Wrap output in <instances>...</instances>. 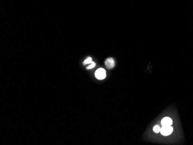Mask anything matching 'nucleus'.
<instances>
[{
  "mask_svg": "<svg viewBox=\"0 0 193 145\" xmlns=\"http://www.w3.org/2000/svg\"><path fill=\"white\" fill-rule=\"evenodd\" d=\"M173 132V127L171 126H163L160 130L161 134L164 136L171 135Z\"/></svg>",
  "mask_w": 193,
  "mask_h": 145,
  "instance_id": "1",
  "label": "nucleus"
},
{
  "mask_svg": "<svg viewBox=\"0 0 193 145\" xmlns=\"http://www.w3.org/2000/svg\"><path fill=\"white\" fill-rule=\"evenodd\" d=\"M96 77L99 80H102L106 77V71L104 68H99L95 72Z\"/></svg>",
  "mask_w": 193,
  "mask_h": 145,
  "instance_id": "2",
  "label": "nucleus"
},
{
  "mask_svg": "<svg viewBox=\"0 0 193 145\" xmlns=\"http://www.w3.org/2000/svg\"><path fill=\"white\" fill-rule=\"evenodd\" d=\"M105 64L106 68H108V69H112L115 67V60L113 58H111V57L108 58L105 61Z\"/></svg>",
  "mask_w": 193,
  "mask_h": 145,
  "instance_id": "3",
  "label": "nucleus"
},
{
  "mask_svg": "<svg viewBox=\"0 0 193 145\" xmlns=\"http://www.w3.org/2000/svg\"><path fill=\"white\" fill-rule=\"evenodd\" d=\"M162 126H171L172 124V120L169 117H165L163 118L161 121Z\"/></svg>",
  "mask_w": 193,
  "mask_h": 145,
  "instance_id": "4",
  "label": "nucleus"
},
{
  "mask_svg": "<svg viewBox=\"0 0 193 145\" xmlns=\"http://www.w3.org/2000/svg\"><path fill=\"white\" fill-rule=\"evenodd\" d=\"M160 130H161V128L160 127V126H158V125H155V126H154L153 127V131L155 132V133H158L160 132Z\"/></svg>",
  "mask_w": 193,
  "mask_h": 145,
  "instance_id": "5",
  "label": "nucleus"
},
{
  "mask_svg": "<svg viewBox=\"0 0 193 145\" xmlns=\"http://www.w3.org/2000/svg\"><path fill=\"white\" fill-rule=\"evenodd\" d=\"M93 59H92V58L91 57H88V58H86L85 60V61H84V63H83V64H90V63H93Z\"/></svg>",
  "mask_w": 193,
  "mask_h": 145,
  "instance_id": "6",
  "label": "nucleus"
},
{
  "mask_svg": "<svg viewBox=\"0 0 193 145\" xmlns=\"http://www.w3.org/2000/svg\"><path fill=\"white\" fill-rule=\"evenodd\" d=\"M95 66H96V63H94V62H93V63H91V64L87 67V69H92V68H94V67H95Z\"/></svg>",
  "mask_w": 193,
  "mask_h": 145,
  "instance_id": "7",
  "label": "nucleus"
}]
</instances>
